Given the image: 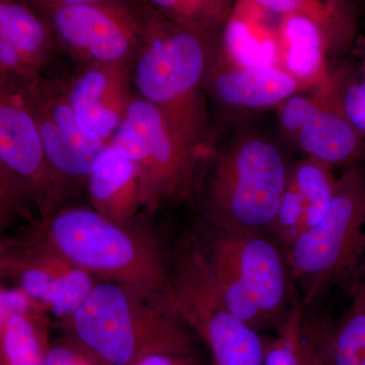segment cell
<instances>
[{
  "label": "cell",
  "mask_w": 365,
  "mask_h": 365,
  "mask_svg": "<svg viewBox=\"0 0 365 365\" xmlns=\"http://www.w3.org/2000/svg\"><path fill=\"white\" fill-rule=\"evenodd\" d=\"M135 4L141 40L131 64L134 93L189 143L208 148L206 81L220 46L168 20L143 0Z\"/></svg>",
  "instance_id": "1"
},
{
  "label": "cell",
  "mask_w": 365,
  "mask_h": 365,
  "mask_svg": "<svg viewBox=\"0 0 365 365\" xmlns=\"http://www.w3.org/2000/svg\"><path fill=\"white\" fill-rule=\"evenodd\" d=\"M288 174L282 153L265 137L245 134L215 150L209 145L194 193L205 225L268 232Z\"/></svg>",
  "instance_id": "2"
},
{
  "label": "cell",
  "mask_w": 365,
  "mask_h": 365,
  "mask_svg": "<svg viewBox=\"0 0 365 365\" xmlns=\"http://www.w3.org/2000/svg\"><path fill=\"white\" fill-rule=\"evenodd\" d=\"M72 337L107 365H133L153 354H197V336L160 302L98 281L66 319Z\"/></svg>",
  "instance_id": "3"
},
{
  "label": "cell",
  "mask_w": 365,
  "mask_h": 365,
  "mask_svg": "<svg viewBox=\"0 0 365 365\" xmlns=\"http://www.w3.org/2000/svg\"><path fill=\"white\" fill-rule=\"evenodd\" d=\"M98 281L131 288L160 302L170 283V265L155 235L118 225L93 208L55 213L45 241Z\"/></svg>",
  "instance_id": "4"
},
{
  "label": "cell",
  "mask_w": 365,
  "mask_h": 365,
  "mask_svg": "<svg viewBox=\"0 0 365 365\" xmlns=\"http://www.w3.org/2000/svg\"><path fill=\"white\" fill-rule=\"evenodd\" d=\"M288 266L309 307L337 284L349 287L365 259V174L352 165L337 179L323 220L287 250Z\"/></svg>",
  "instance_id": "5"
},
{
  "label": "cell",
  "mask_w": 365,
  "mask_h": 365,
  "mask_svg": "<svg viewBox=\"0 0 365 365\" xmlns=\"http://www.w3.org/2000/svg\"><path fill=\"white\" fill-rule=\"evenodd\" d=\"M160 302L207 346L211 365L262 364L265 340L230 311L196 239L175 255Z\"/></svg>",
  "instance_id": "6"
},
{
  "label": "cell",
  "mask_w": 365,
  "mask_h": 365,
  "mask_svg": "<svg viewBox=\"0 0 365 365\" xmlns=\"http://www.w3.org/2000/svg\"><path fill=\"white\" fill-rule=\"evenodd\" d=\"M109 143L136 168L144 209L181 202L195 193L207 148L189 143L143 98L135 95Z\"/></svg>",
  "instance_id": "7"
},
{
  "label": "cell",
  "mask_w": 365,
  "mask_h": 365,
  "mask_svg": "<svg viewBox=\"0 0 365 365\" xmlns=\"http://www.w3.org/2000/svg\"><path fill=\"white\" fill-rule=\"evenodd\" d=\"M41 11L58 49L78 66L132 64L141 40L135 0H107Z\"/></svg>",
  "instance_id": "8"
},
{
  "label": "cell",
  "mask_w": 365,
  "mask_h": 365,
  "mask_svg": "<svg viewBox=\"0 0 365 365\" xmlns=\"http://www.w3.org/2000/svg\"><path fill=\"white\" fill-rule=\"evenodd\" d=\"M18 86L35 118L60 197L64 187L86 184L93 163L108 143L81 121L67 98L61 79L46 76L32 83Z\"/></svg>",
  "instance_id": "9"
},
{
  "label": "cell",
  "mask_w": 365,
  "mask_h": 365,
  "mask_svg": "<svg viewBox=\"0 0 365 365\" xmlns=\"http://www.w3.org/2000/svg\"><path fill=\"white\" fill-rule=\"evenodd\" d=\"M205 225L204 235L232 261L269 328L277 330L297 304H292L294 282L284 249L266 232H230Z\"/></svg>",
  "instance_id": "10"
},
{
  "label": "cell",
  "mask_w": 365,
  "mask_h": 365,
  "mask_svg": "<svg viewBox=\"0 0 365 365\" xmlns=\"http://www.w3.org/2000/svg\"><path fill=\"white\" fill-rule=\"evenodd\" d=\"M0 163L44 215L60 199L46 160L37 123L20 86L0 74Z\"/></svg>",
  "instance_id": "11"
},
{
  "label": "cell",
  "mask_w": 365,
  "mask_h": 365,
  "mask_svg": "<svg viewBox=\"0 0 365 365\" xmlns=\"http://www.w3.org/2000/svg\"><path fill=\"white\" fill-rule=\"evenodd\" d=\"M9 272L20 289L43 311L67 319L90 295L98 280L46 242L14 256Z\"/></svg>",
  "instance_id": "12"
},
{
  "label": "cell",
  "mask_w": 365,
  "mask_h": 365,
  "mask_svg": "<svg viewBox=\"0 0 365 365\" xmlns=\"http://www.w3.org/2000/svg\"><path fill=\"white\" fill-rule=\"evenodd\" d=\"M63 83L67 98L81 121L109 143L135 98L131 64L78 66Z\"/></svg>",
  "instance_id": "13"
},
{
  "label": "cell",
  "mask_w": 365,
  "mask_h": 365,
  "mask_svg": "<svg viewBox=\"0 0 365 365\" xmlns=\"http://www.w3.org/2000/svg\"><path fill=\"white\" fill-rule=\"evenodd\" d=\"M300 90L297 81L280 67L232 66L217 56L206 81V91L220 104L239 109L279 107Z\"/></svg>",
  "instance_id": "14"
},
{
  "label": "cell",
  "mask_w": 365,
  "mask_h": 365,
  "mask_svg": "<svg viewBox=\"0 0 365 365\" xmlns=\"http://www.w3.org/2000/svg\"><path fill=\"white\" fill-rule=\"evenodd\" d=\"M86 186L91 208L118 225L131 227L144 209L136 168L110 143L93 163Z\"/></svg>",
  "instance_id": "15"
},
{
  "label": "cell",
  "mask_w": 365,
  "mask_h": 365,
  "mask_svg": "<svg viewBox=\"0 0 365 365\" xmlns=\"http://www.w3.org/2000/svg\"><path fill=\"white\" fill-rule=\"evenodd\" d=\"M307 157L331 167L352 165L365 155V140L341 111L337 81L331 76L323 104L294 137Z\"/></svg>",
  "instance_id": "16"
},
{
  "label": "cell",
  "mask_w": 365,
  "mask_h": 365,
  "mask_svg": "<svg viewBox=\"0 0 365 365\" xmlns=\"http://www.w3.org/2000/svg\"><path fill=\"white\" fill-rule=\"evenodd\" d=\"M277 37L279 67L302 90L319 88L330 78L327 52L332 42L321 26L304 16H282Z\"/></svg>",
  "instance_id": "17"
},
{
  "label": "cell",
  "mask_w": 365,
  "mask_h": 365,
  "mask_svg": "<svg viewBox=\"0 0 365 365\" xmlns=\"http://www.w3.org/2000/svg\"><path fill=\"white\" fill-rule=\"evenodd\" d=\"M0 41L21 52L44 76L59 50L42 11L21 0H0Z\"/></svg>",
  "instance_id": "18"
},
{
  "label": "cell",
  "mask_w": 365,
  "mask_h": 365,
  "mask_svg": "<svg viewBox=\"0 0 365 365\" xmlns=\"http://www.w3.org/2000/svg\"><path fill=\"white\" fill-rule=\"evenodd\" d=\"M49 345L44 311L14 314L0 330V365H46Z\"/></svg>",
  "instance_id": "19"
},
{
  "label": "cell",
  "mask_w": 365,
  "mask_h": 365,
  "mask_svg": "<svg viewBox=\"0 0 365 365\" xmlns=\"http://www.w3.org/2000/svg\"><path fill=\"white\" fill-rule=\"evenodd\" d=\"M216 56L232 66L242 67H279L277 34L259 33L235 11L223 28L220 51Z\"/></svg>",
  "instance_id": "20"
},
{
  "label": "cell",
  "mask_w": 365,
  "mask_h": 365,
  "mask_svg": "<svg viewBox=\"0 0 365 365\" xmlns=\"http://www.w3.org/2000/svg\"><path fill=\"white\" fill-rule=\"evenodd\" d=\"M173 23L220 46L223 28L234 14L237 0H143Z\"/></svg>",
  "instance_id": "21"
},
{
  "label": "cell",
  "mask_w": 365,
  "mask_h": 365,
  "mask_svg": "<svg viewBox=\"0 0 365 365\" xmlns=\"http://www.w3.org/2000/svg\"><path fill=\"white\" fill-rule=\"evenodd\" d=\"M351 304L334 322L327 339L324 365H365V282L348 287Z\"/></svg>",
  "instance_id": "22"
},
{
  "label": "cell",
  "mask_w": 365,
  "mask_h": 365,
  "mask_svg": "<svg viewBox=\"0 0 365 365\" xmlns=\"http://www.w3.org/2000/svg\"><path fill=\"white\" fill-rule=\"evenodd\" d=\"M332 169L331 165L309 157L289 168L290 179L304 202V232L321 222L330 208L337 184Z\"/></svg>",
  "instance_id": "23"
},
{
  "label": "cell",
  "mask_w": 365,
  "mask_h": 365,
  "mask_svg": "<svg viewBox=\"0 0 365 365\" xmlns=\"http://www.w3.org/2000/svg\"><path fill=\"white\" fill-rule=\"evenodd\" d=\"M257 6L271 13L302 16L321 26L331 42L350 30V21L345 9V0H250Z\"/></svg>",
  "instance_id": "24"
},
{
  "label": "cell",
  "mask_w": 365,
  "mask_h": 365,
  "mask_svg": "<svg viewBox=\"0 0 365 365\" xmlns=\"http://www.w3.org/2000/svg\"><path fill=\"white\" fill-rule=\"evenodd\" d=\"M304 232V202L288 174L287 187L268 234L272 235L285 251Z\"/></svg>",
  "instance_id": "25"
},
{
  "label": "cell",
  "mask_w": 365,
  "mask_h": 365,
  "mask_svg": "<svg viewBox=\"0 0 365 365\" xmlns=\"http://www.w3.org/2000/svg\"><path fill=\"white\" fill-rule=\"evenodd\" d=\"M302 307L297 304L277 329L273 339L265 341L261 365H297Z\"/></svg>",
  "instance_id": "26"
},
{
  "label": "cell",
  "mask_w": 365,
  "mask_h": 365,
  "mask_svg": "<svg viewBox=\"0 0 365 365\" xmlns=\"http://www.w3.org/2000/svg\"><path fill=\"white\" fill-rule=\"evenodd\" d=\"M334 322L302 311L297 365H324V353Z\"/></svg>",
  "instance_id": "27"
},
{
  "label": "cell",
  "mask_w": 365,
  "mask_h": 365,
  "mask_svg": "<svg viewBox=\"0 0 365 365\" xmlns=\"http://www.w3.org/2000/svg\"><path fill=\"white\" fill-rule=\"evenodd\" d=\"M328 81L316 88L314 96L304 97L295 93L278 107L280 127L287 135L294 137V139L300 129L318 111L325 100Z\"/></svg>",
  "instance_id": "28"
},
{
  "label": "cell",
  "mask_w": 365,
  "mask_h": 365,
  "mask_svg": "<svg viewBox=\"0 0 365 365\" xmlns=\"http://www.w3.org/2000/svg\"><path fill=\"white\" fill-rule=\"evenodd\" d=\"M336 81L341 111L365 140V78L349 79L338 73Z\"/></svg>",
  "instance_id": "29"
},
{
  "label": "cell",
  "mask_w": 365,
  "mask_h": 365,
  "mask_svg": "<svg viewBox=\"0 0 365 365\" xmlns=\"http://www.w3.org/2000/svg\"><path fill=\"white\" fill-rule=\"evenodd\" d=\"M46 365H107L76 338L59 341L48 348Z\"/></svg>",
  "instance_id": "30"
},
{
  "label": "cell",
  "mask_w": 365,
  "mask_h": 365,
  "mask_svg": "<svg viewBox=\"0 0 365 365\" xmlns=\"http://www.w3.org/2000/svg\"><path fill=\"white\" fill-rule=\"evenodd\" d=\"M34 309H42L29 299L20 288H0V330L14 314Z\"/></svg>",
  "instance_id": "31"
},
{
  "label": "cell",
  "mask_w": 365,
  "mask_h": 365,
  "mask_svg": "<svg viewBox=\"0 0 365 365\" xmlns=\"http://www.w3.org/2000/svg\"><path fill=\"white\" fill-rule=\"evenodd\" d=\"M26 198L28 193L21 182L0 163V209L19 207Z\"/></svg>",
  "instance_id": "32"
},
{
  "label": "cell",
  "mask_w": 365,
  "mask_h": 365,
  "mask_svg": "<svg viewBox=\"0 0 365 365\" xmlns=\"http://www.w3.org/2000/svg\"><path fill=\"white\" fill-rule=\"evenodd\" d=\"M133 365H201L197 354H153Z\"/></svg>",
  "instance_id": "33"
},
{
  "label": "cell",
  "mask_w": 365,
  "mask_h": 365,
  "mask_svg": "<svg viewBox=\"0 0 365 365\" xmlns=\"http://www.w3.org/2000/svg\"><path fill=\"white\" fill-rule=\"evenodd\" d=\"M40 9L46 7L74 6V4H93V2L107 1V0H36Z\"/></svg>",
  "instance_id": "34"
},
{
  "label": "cell",
  "mask_w": 365,
  "mask_h": 365,
  "mask_svg": "<svg viewBox=\"0 0 365 365\" xmlns=\"http://www.w3.org/2000/svg\"><path fill=\"white\" fill-rule=\"evenodd\" d=\"M11 261H13V256L7 255L6 257L0 258V274L9 272V267H11Z\"/></svg>",
  "instance_id": "35"
},
{
  "label": "cell",
  "mask_w": 365,
  "mask_h": 365,
  "mask_svg": "<svg viewBox=\"0 0 365 365\" xmlns=\"http://www.w3.org/2000/svg\"><path fill=\"white\" fill-rule=\"evenodd\" d=\"M357 282H365V259L364 263L361 264L359 271H357L356 275H355L354 279H353L351 284ZM349 285V287H350Z\"/></svg>",
  "instance_id": "36"
},
{
  "label": "cell",
  "mask_w": 365,
  "mask_h": 365,
  "mask_svg": "<svg viewBox=\"0 0 365 365\" xmlns=\"http://www.w3.org/2000/svg\"><path fill=\"white\" fill-rule=\"evenodd\" d=\"M6 250V246H4V242L0 241V258H1V257L7 256Z\"/></svg>",
  "instance_id": "37"
},
{
  "label": "cell",
  "mask_w": 365,
  "mask_h": 365,
  "mask_svg": "<svg viewBox=\"0 0 365 365\" xmlns=\"http://www.w3.org/2000/svg\"><path fill=\"white\" fill-rule=\"evenodd\" d=\"M21 1L28 2V4H34V6H38L37 1H36V0H21Z\"/></svg>",
  "instance_id": "38"
},
{
  "label": "cell",
  "mask_w": 365,
  "mask_h": 365,
  "mask_svg": "<svg viewBox=\"0 0 365 365\" xmlns=\"http://www.w3.org/2000/svg\"><path fill=\"white\" fill-rule=\"evenodd\" d=\"M364 64H365V41L364 44Z\"/></svg>",
  "instance_id": "39"
}]
</instances>
